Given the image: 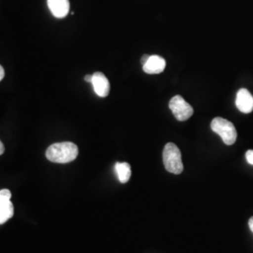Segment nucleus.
Masks as SVG:
<instances>
[{"mask_svg":"<svg viewBox=\"0 0 253 253\" xmlns=\"http://www.w3.org/2000/svg\"><path fill=\"white\" fill-rule=\"evenodd\" d=\"M78 153L77 145L71 142H63L50 145L46 151V158L52 163H69L77 158Z\"/></svg>","mask_w":253,"mask_h":253,"instance_id":"nucleus-1","label":"nucleus"},{"mask_svg":"<svg viewBox=\"0 0 253 253\" xmlns=\"http://www.w3.org/2000/svg\"><path fill=\"white\" fill-rule=\"evenodd\" d=\"M163 159L164 167L168 172L173 174H180L183 172L184 166L180 150L174 144L168 143L164 146Z\"/></svg>","mask_w":253,"mask_h":253,"instance_id":"nucleus-2","label":"nucleus"},{"mask_svg":"<svg viewBox=\"0 0 253 253\" xmlns=\"http://www.w3.org/2000/svg\"><path fill=\"white\" fill-rule=\"evenodd\" d=\"M212 130L221 137L227 145H234L237 138L236 128L232 122L222 118H215L211 122Z\"/></svg>","mask_w":253,"mask_h":253,"instance_id":"nucleus-3","label":"nucleus"},{"mask_svg":"<svg viewBox=\"0 0 253 253\" xmlns=\"http://www.w3.org/2000/svg\"><path fill=\"white\" fill-rule=\"evenodd\" d=\"M173 116L178 121H186L193 115V108L179 95L174 96L169 102Z\"/></svg>","mask_w":253,"mask_h":253,"instance_id":"nucleus-4","label":"nucleus"},{"mask_svg":"<svg viewBox=\"0 0 253 253\" xmlns=\"http://www.w3.org/2000/svg\"><path fill=\"white\" fill-rule=\"evenodd\" d=\"M91 84H93V88L95 93L100 97V98H105L109 95L110 92V83L107 79V77L103 73L97 72V73L92 74V82Z\"/></svg>","mask_w":253,"mask_h":253,"instance_id":"nucleus-5","label":"nucleus"},{"mask_svg":"<svg viewBox=\"0 0 253 253\" xmlns=\"http://www.w3.org/2000/svg\"><path fill=\"white\" fill-rule=\"evenodd\" d=\"M235 105L240 112L244 114L252 113L253 111V97L251 92L246 88H241L238 91L236 94Z\"/></svg>","mask_w":253,"mask_h":253,"instance_id":"nucleus-6","label":"nucleus"},{"mask_svg":"<svg viewBox=\"0 0 253 253\" xmlns=\"http://www.w3.org/2000/svg\"><path fill=\"white\" fill-rule=\"evenodd\" d=\"M166 67V61L160 55H150L147 62L143 66V70L147 74H159L163 73Z\"/></svg>","mask_w":253,"mask_h":253,"instance_id":"nucleus-7","label":"nucleus"},{"mask_svg":"<svg viewBox=\"0 0 253 253\" xmlns=\"http://www.w3.org/2000/svg\"><path fill=\"white\" fill-rule=\"evenodd\" d=\"M48 7L56 18H64L70 10L69 0H47Z\"/></svg>","mask_w":253,"mask_h":253,"instance_id":"nucleus-8","label":"nucleus"},{"mask_svg":"<svg viewBox=\"0 0 253 253\" xmlns=\"http://www.w3.org/2000/svg\"><path fill=\"white\" fill-rule=\"evenodd\" d=\"M115 169L118 173V179L121 183L125 184L129 180L131 176V169L128 163H118L115 166Z\"/></svg>","mask_w":253,"mask_h":253,"instance_id":"nucleus-9","label":"nucleus"},{"mask_svg":"<svg viewBox=\"0 0 253 253\" xmlns=\"http://www.w3.org/2000/svg\"><path fill=\"white\" fill-rule=\"evenodd\" d=\"M14 208L10 201L0 202V224L5 223L13 216Z\"/></svg>","mask_w":253,"mask_h":253,"instance_id":"nucleus-10","label":"nucleus"},{"mask_svg":"<svg viewBox=\"0 0 253 253\" xmlns=\"http://www.w3.org/2000/svg\"><path fill=\"white\" fill-rule=\"evenodd\" d=\"M11 193L9 190H0V202H7L10 201Z\"/></svg>","mask_w":253,"mask_h":253,"instance_id":"nucleus-11","label":"nucleus"},{"mask_svg":"<svg viewBox=\"0 0 253 253\" xmlns=\"http://www.w3.org/2000/svg\"><path fill=\"white\" fill-rule=\"evenodd\" d=\"M246 159L247 162L253 165V150H248L246 153Z\"/></svg>","mask_w":253,"mask_h":253,"instance_id":"nucleus-12","label":"nucleus"},{"mask_svg":"<svg viewBox=\"0 0 253 253\" xmlns=\"http://www.w3.org/2000/svg\"><path fill=\"white\" fill-rule=\"evenodd\" d=\"M149 56H150V55H148V54L143 55V57L141 58V63L143 64V66L147 62V60L149 59Z\"/></svg>","mask_w":253,"mask_h":253,"instance_id":"nucleus-13","label":"nucleus"},{"mask_svg":"<svg viewBox=\"0 0 253 253\" xmlns=\"http://www.w3.org/2000/svg\"><path fill=\"white\" fill-rule=\"evenodd\" d=\"M4 76H5L4 69H3V67L0 65V81H2V79L4 78Z\"/></svg>","mask_w":253,"mask_h":253,"instance_id":"nucleus-14","label":"nucleus"},{"mask_svg":"<svg viewBox=\"0 0 253 253\" xmlns=\"http://www.w3.org/2000/svg\"><path fill=\"white\" fill-rule=\"evenodd\" d=\"M249 226H250L252 232L253 233V217H251L250 220H249Z\"/></svg>","mask_w":253,"mask_h":253,"instance_id":"nucleus-15","label":"nucleus"},{"mask_svg":"<svg viewBox=\"0 0 253 253\" xmlns=\"http://www.w3.org/2000/svg\"><path fill=\"white\" fill-rule=\"evenodd\" d=\"M4 151H5V147H4V145L2 144V142L0 141V156L4 153Z\"/></svg>","mask_w":253,"mask_h":253,"instance_id":"nucleus-16","label":"nucleus"},{"mask_svg":"<svg viewBox=\"0 0 253 253\" xmlns=\"http://www.w3.org/2000/svg\"><path fill=\"white\" fill-rule=\"evenodd\" d=\"M84 80L86 82H88V83H91V82H92V75H86V76L84 77Z\"/></svg>","mask_w":253,"mask_h":253,"instance_id":"nucleus-17","label":"nucleus"}]
</instances>
